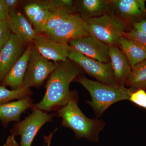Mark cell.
<instances>
[{"label": "cell", "mask_w": 146, "mask_h": 146, "mask_svg": "<svg viewBox=\"0 0 146 146\" xmlns=\"http://www.w3.org/2000/svg\"><path fill=\"white\" fill-rule=\"evenodd\" d=\"M32 94L29 88L23 87L17 90H10L5 86H0V104L14 99H22Z\"/></svg>", "instance_id": "ffe728a7"}, {"label": "cell", "mask_w": 146, "mask_h": 146, "mask_svg": "<svg viewBox=\"0 0 146 146\" xmlns=\"http://www.w3.org/2000/svg\"><path fill=\"white\" fill-rule=\"evenodd\" d=\"M57 129H56L52 133H50L49 136H44L45 142L47 144L46 146H50L52 138L53 135L54 133V132H55L57 130Z\"/></svg>", "instance_id": "f546056e"}, {"label": "cell", "mask_w": 146, "mask_h": 146, "mask_svg": "<svg viewBox=\"0 0 146 146\" xmlns=\"http://www.w3.org/2000/svg\"><path fill=\"white\" fill-rule=\"evenodd\" d=\"M1 21H0V22H1Z\"/></svg>", "instance_id": "4dcf8cb0"}, {"label": "cell", "mask_w": 146, "mask_h": 146, "mask_svg": "<svg viewBox=\"0 0 146 146\" xmlns=\"http://www.w3.org/2000/svg\"><path fill=\"white\" fill-rule=\"evenodd\" d=\"M129 100L144 108L146 111V91L141 89L135 90L131 94Z\"/></svg>", "instance_id": "d4e9b609"}, {"label": "cell", "mask_w": 146, "mask_h": 146, "mask_svg": "<svg viewBox=\"0 0 146 146\" xmlns=\"http://www.w3.org/2000/svg\"><path fill=\"white\" fill-rule=\"evenodd\" d=\"M9 14L4 0H0V21H7Z\"/></svg>", "instance_id": "484cf974"}, {"label": "cell", "mask_w": 146, "mask_h": 146, "mask_svg": "<svg viewBox=\"0 0 146 146\" xmlns=\"http://www.w3.org/2000/svg\"><path fill=\"white\" fill-rule=\"evenodd\" d=\"M58 114L63 119V126L72 129L77 138H84L91 142L98 141L100 132L105 125L102 120L86 117L79 108L77 99L61 107Z\"/></svg>", "instance_id": "3957f363"}, {"label": "cell", "mask_w": 146, "mask_h": 146, "mask_svg": "<svg viewBox=\"0 0 146 146\" xmlns=\"http://www.w3.org/2000/svg\"><path fill=\"white\" fill-rule=\"evenodd\" d=\"M7 22L12 33L25 43L33 42L37 33L23 14L19 11L10 12Z\"/></svg>", "instance_id": "2e32d148"}, {"label": "cell", "mask_w": 146, "mask_h": 146, "mask_svg": "<svg viewBox=\"0 0 146 146\" xmlns=\"http://www.w3.org/2000/svg\"><path fill=\"white\" fill-rule=\"evenodd\" d=\"M33 42L34 48L40 54L55 63L68 59L72 49L70 45L52 41L42 33H37Z\"/></svg>", "instance_id": "8fae6325"}, {"label": "cell", "mask_w": 146, "mask_h": 146, "mask_svg": "<svg viewBox=\"0 0 146 146\" xmlns=\"http://www.w3.org/2000/svg\"><path fill=\"white\" fill-rule=\"evenodd\" d=\"M109 57L115 81L120 86H125V82L131 71L126 56L117 46L110 45Z\"/></svg>", "instance_id": "9a60e30c"}, {"label": "cell", "mask_w": 146, "mask_h": 146, "mask_svg": "<svg viewBox=\"0 0 146 146\" xmlns=\"http://www.w3.org/2000/svg\"><path fill=\"white\" fill-rule=\"evenodd\" d=\"M33 106L28 97L18 101L0 104V119L4 123L19 121L22 113Z\"/></svg>", "instance_id": "e0dca14e"}, {"label": "cell", "mask_w": 146, "mask_h": 146, "mask_svg": "<svg viewBox=\"0 0 146 146\" xmlns=\"http://www.w3.org/2000/svg\"><path fill=\"white\" fill-rule=\"evenodd\" d=\"M145 0H111L110 15L132 28L146 16Z\"/></svg>", "instance_id": "ba28073f"}, {"label": "cell", "mask_w": 146, "mask_h": 146, "mask_svg": "<svg viewBox=\"0 0 146 146\" xmlns=\"http://www.w3.org/2000/svg\"><path fill=\"white\" fill-rule=\"evenodd\" d=\"M12 31L7 21L0 22V52L8 42Z\"/></svg>", "instance_id": "cb8c5ba5"}, {"label": "cell", "mask_w": 146, "mask_h": 146, "mask_svg": "<svg viewBox=\"0 0 146 146\" xmlns=\"http://www.w3.org/2000/svg\"><path fill=\"white\" fill-rule=\"evenodd\" d=\"M25 42L12 33L0 52V81L3 80L25 50Z\"/></svg>", "instance_id": "7c38bea8"}, {"label": "cell", "mask_w": 146, "mask_h": 146, "mask_svg": "<svg viewBox=\"0 0 146 146\" xmlns=\"http://www.w3.org/2000/svg\"><path fill=\"white\" fill-rule=\"evenodd\" d=\"M4 146H19V144L15 140L14 135H12L9 136Z\"/></svg>", "instance_id": "f1b7e54d"}, {"label": "cell", "mask_w": 146, "mask_h": 146, "mask_svg": "<svg viewBox=\"0 0 146 146\" xmlns=\"http://www.w3.org/2000/svg\"><path fill=\"white\" fill-rule=\"evenodd\" d=\"M74 9L84 20L110 14V1L80 0L74 3Z\"/></svg>", "instance_id": "5bb4252c"}, {"label": "cell", "mask_w": 146, "mask_h": 146, "mask_svg": "<svg viewBox=\"0 0 146 146\" xmlns=\"http://www.w3.org/2000/svg\"><path fill=\"white\" fill-rule=\"evenodd\" d=\"M50 13V9H42L33 19L31 22L33 25V28L37 33H44Z\"/></svg>", "instance_id": "44dd1931"}, {"label": "cell", "mask_w": 146, "mask_h": 146, "mask_svg": "<svg viewBox=\"0 0 146 146\" xmlns=\"http://www.w3.org/2000/svg\"><path fill=\"white\" fill-rule=\"evenodd\" d=\"M122 36L133 40L146 50V33L131 28L123 33Z\"/></svg>", "instance_id": "603a6c76"}, {"label": "cell", "mask_w": 146, "mask_h": 146, "mask_svg": "<svg viewBox=\"0 0 146 146\" xmlns=\"http://www.w3.org/2000/svg\"><path fill=\"white\" fill-rule=\"evenodd\" d=\"M118 46L126 56L131 68L146 59V50L131 39L121 36Z\"/></svg>", "instance_id": "ac0fdd59"}, {"label": "cell", "mask_w": 146, "mask_h": 146, "mask_svg": "<svg viewBox=\"0 0 146 146\" xmlns=\"http://www.w3.org/2000/svg\"><path fill=\"white\" fill-rule=\"evenodd\" d=\"M68 58L98 81L107 84L118 85L115 81L110 62H99L87 57L72 48L69 52Z\"/></svg>", "instance_id": "5b68a950"}, {"label": "cell", "mask_w": 146, "mask_h": 146, "mask_svg": "<svg viewBox=\"0 0 146 146\" xmlns=\"http://www.w3.org/2000/svg\"><path fill=\"white\" fill-rule=\"evenodd\" d=\"M68 45L73 49L87 57L102 63L110 62L109 45L92 35L70 41Z\"/></svg>", "instance_id": "30bf717a"}, {"label": "cell", "mask_w": 146, "mask_h": 146, "mask_svg": "<svg viewBox=\"0 0 146 146\" xmlns=\"http://www.w3.org/2000/svg\"><path fill=\"white\" fill-rule=\"evenodd\" d=\"M132 28L136 29L146 33V16L140 21L133 24Z\"/></svg>", "instance_id": "83f0119b"}, {"label": "cell", "mask_w": 146, "mask_h": 146, "mask_svg": "<svg viewBox=\"0 0 146 146\" xmlns=\"http://www.w3.org/2000/svg\"><path fill=\"white\" fill-rule=\"evenodd\" d=\"M56 66L50 76L43 99L35 105L34 108L50 111L55 108L66 105L72 100L77 99L76 93L70 91L73 80L80 76L78 65L70 59L56 63Z\"/></svg>", "instance_id": "6da1fadb"}, {"label": "cell", "mask_w": 146, "mask_h": 146, "mask_svg": "<svg viewBox=\"0 0 146 146\" xmlns=\"http://www.w3.org/2000/svg\"><path fill=\"white\" fill-rule=\"evenodd\" d=\"M50 9V1H41L28 4L24 7L25 13L30 21H32L34 16L40 11Z\"/></svg>", "instance_id": "7402d4cb"}, {"label": "cell", "mask_w": 146, "mask_h": 146, "mask_svg": "<svg viewBox=\"0 0 146 146\" xmlns=\"http://www.w3.org/2000/svg\"><path fill=\"white\" fill-rule=\"evenodd\" d=\"M5 4L9 13L15 11L16 7L19 4L20 1L18 0H4Z\"/></svg>", "instance_id": "4316f807"}, {"label": "cell", "mask_w": 146, "mask_h": 146, "mask_svg": "<svg viewBox=\"0 0 146 146\" xmlns=\"http://www.w3.org/2000/svg\"><path fill=\"white\" fill-rule=\"evenodd\" d=\"M76 80L91 95V100L87 102L94 109L98 117L102 116L112 104L121 101L129 100L131 94L135 90L125 86L94 81L83 76H80Z\"/></svg>", "instance_id": "7a4b0ae2"}, {"label": "cell", "mask_w": 146, "mask_h": 146, "mask_svg": "<svg viewBox=\"0 0 146 146\" xmlns=\"http://www.w3.org/2000/svg\"><path fill=\"white\" fill-rule=\"evenodd\" d=\"M90 34L109 45L118 46L123 33L131 28L110 14L84 20Z\"/></svg>", "instance_id": "277c9868"}, {"label": "cell", "mask_w": 146, "mask_h": 146, "mask_svg": "<svg viewBox=\"0 0 146 146\" xmlns=\"http://www.w3.org/2000/svg\"><path fill=\"white\" fill-rule=\"evenodd\" d=\"M56 66V63H53L44 57L34 48L29 59L23 87L30 88L41 86Z\"/></svg>", "instance_id": "52a82bcc"}, {"label": "cell", "mask_w": 146, "mask_h": 146, "mask_svg": "<svg viewBox=\"0 0 146 146\" xmlns=\"http://www.w3.org/2000/svg\"><path fill=\"white\" fill-rule=\"evenodd\" d=\"M33 44L26 48L22 56L13 66L3 81V86H9L13 90L23 88L24 77L28 65L30 56L34 49Z\"/></svg>", "instance_id": "4fadbf2b"}, {"label": "cell", "mask_w": 146, "mask_h": 146, "mask_svg": "<svg viewBox=\"0 0 146 146\" xmlns=\"http://www.w3.org/2000/svg\"><path fill=\"white\" fill-rule=\"evenodd\" d=\"M125 86L135 90L146 91V59L131 68Z\"/></svg>", "instance_id": "d6986e66"}, {"label": "cell", "mask_w": 146, "mask_h": 146, "mask_svg": "<svg viewBox=\"0 0 146 146\" xmlns=\"http://www.w3.org/2000/svg\"><path fill=\"white\" fill-rule=\"evenodd\" d=\"M44 33L51 40L65 44L72 40L91 35L84 20L77 13L70 14L56 28Z\"/></svg>", "instance_id": "8992f818"}, {"label": "cell", "mask_w": 146, "mask_h": 146, "mask_svg": "<svg viewBox=\"0 0 146 146\" xmlns=\"http://www.w3.org/2000/svg\"><path fill=\"white\" fill-rule=\"evenodd\" d=\"M52 116L34 108L32 113L16 126L17 135L21 136V146H31L40 129L52 121Z\"/></svg>", "instance_id": "9c48e42d"}]
</instances>
